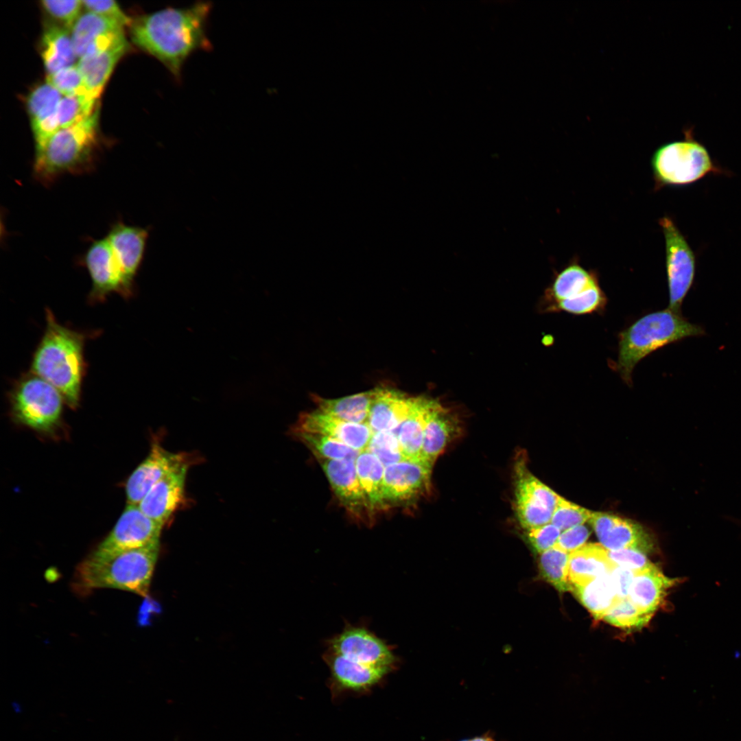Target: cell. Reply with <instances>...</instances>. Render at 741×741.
Masks as SVG:
<instances>
[{"mask_svg":"<svg viewBox=\"0 0 741 741\" xmlns=\"http://www.w3.org/2000/svg\"><path fill=\"white\" fill-rule=\"evenodd\" d=\"M212 4L198 1L183 8L167 7L132 19V42L160 61L177 82L187 59L198 51H210L207 35Z\"/></svg>","mask_w":741,"mask_h":741,"instance_id":"cell-1","label":"cell"},{"mask_svg":"<svg viewBox=\"0 0 741 741\" xmlns=\"http://www.w3.org/2000/svg\"><path fill=\"white\" fill-rule=\"evenodd\" d=\"M44 333L35 349L30 371L56 388L64 402L75 409L80 401L86 362L84 349L88 333L60 323L45 309Z\"/></svg>","mask_w":741,"mask_h":741,"instance_id":"cell-2","label":"cell"},{"mask_svg":"<svg viewBox=\"0 0 741 741\" xmlns=\"http://www.w3.org/2000/svg\"><path fill=\"white\" fill-rule=\"evenodd\" d=\"M159 552V541L126 551L94 550L76 567L72 588L86 596L97 589L113 588L145 596Z\"/></svg>","mask_w":741,"mask_h":741,"instance_id":"cell-3","label":"cell"},{"mask_svg":"<svg viewBox=\"0 0 741 741\" xmlns=\"http://www.w3.org/2000/svg\"><path fill=\"white\" fill-rule=\"evenodd\" d=\"M704 334L701 325L689 322L681 313L669 308L651 312L619 333L618 358L610 366L631 386L633 369L645 357L669 344Z\"/></svg>","mask_w":741,"mask_h":741,"instance_id":"cell-4","label":"cell"},{"mask_svg":"<svg viewBox=\"0 0 741 741\" xmlns=\"http://www.w3.org/2000/svg\"><path fill=\"white\" fill-rule=\"evenodd\" d=\"M98 110L78 124L60 128L36 148L33 174L38 181L49 184L63 174L93 168L98 144Z\"/></svg>","mask_w":741,"mask_h":741,"instance_id":"cell-5","label":"cell"},{"mask_svg":"<svg viewBox=\"0 0 741 741\" xmlns=\"http://www.w3.org/2000/svg\"><path fill=\"white\" fill-rule=\"evenodd\" d=\"M651 165L659 187L685 186L710 174L725 171L713 161L707 148L694 137L692 128L684 130V139L659 147Z\"/></svg>","mask_w":741,"mask_h":741,"instance_id":"cell-6","label":"cell"},{"mask_svg":"<svg viewBox=\"0 0 741 741\" xmlns=\"http://www.w3.org/2000/svg\"><path fill=\"white\" fill-rule=\"evenodd\" d=\"M10 412L17 423L40 432L54 431L62 419L64 398L50 383L32 372L23 373L8 393Z\"/></svg>","mask_w":741,"mask_h":741,"instance_id":"cell-7","label":"cell"},{"mask_svg":"<svg viewBox=\"0 0 741 741\" xmlns=\"http://www.w3.org/2000/svg\"><path fill=\"white\" fill-rule=\"evenodd\" d=\"M326 650L357 663L395 671L399 659L392 648L367 626L346 622L343 629L326 642Z\"/></svg>","mask_w":741,"mask_h":741,"instance_id":"cell-8","label":"cell"},{"mask_svg":"<svg viewBox=\"0 0 741 741\" xmlns=\"http://www.w3.org/2000/svg\"><path fill=\"white\" fill-rule=\"evenodd\" d=\"M666 243V268L671 310L681 313V305L693 285L696 256L685 237L671 218L659 220Z\"/></svg>","mask_w":741,"mask_h":741,"instance_id":"cell-9","label":"cell"},{"mask_svg":"<svg viewBox=\"0 0 741 741\" xmlns=\"http://www.w3.org/2000/svg\"><path fill=\"white\" fill-rule=\"evenodd\" d=\"M92 287L89 302H104L113 293L128 298L134 292V283L126 277L106 237L93 241L84 257Z\"/></svg>","mask_w":741,"mask_h":741,"instance_id":"cell-10","label":"cell"},{"mask_svg":"<svg viewBox=\"0 0 741 741\" xmlns=\"http://www.w3.org/2000/svg\"><path fill=\"white\" fill-rule=\"evenodd\" d=\"M515 510L525 529L550 523L559 495L532 475L522 462L515 471Z\"/></svg>","mask_w":741,"mask_h":741,"instance_id":"cell-11","label":"cell"},{"mask_svg":"<svg viewBox=\"0 0 741 741\" xmlns=\"http://www.w3.org/2000/svg\"><path fill=\"white\" fill-rule=\"evenodd\" d=\"M163 526L138 506L127 504L114 528L95 550L113 553L146 546L159 541Z\"/></svg>","mask_w":741,"mask_h":741,"instance_id":"cell-12","label":"cell"},{"mask_svg":"<svg viewBox=\"0 0 741 741\" xmlns=\"http://www.w3.org/2000/svg\"><path fill=\"white\" fill-rule=\"evenodd\" d=\"M431 472L432 468L421 460H405L386 467L383 493L386 508L427 494Z\"/></svg>","mask_w":741,"mask_h":741,"instance_id":"cell-13","label":"cell"},{"mask_svg":"<svg viewBox=\"0 0 741 741\" xmlns=\"http://www.w3.org/2000/svg\"><path fill=\"white\" fill-rule=\"evenodd\" d=\"M322 658L329 668V686L333 697L347 693H367L383 683L390 674L381 669L357 663L327 650H325Z\"/></svg>","mask_w":741,"mask_h":741,"instance_id":"cell-14","label":"cell"},{"mask_svg":"<svg viewBox=\"0 0 741 741\" xmlns=\"http://www.w3.org/2000/svg\"><path fill=\"white\" fill-rule=\"evenodd\" d=\"M187 455L165 449L154 442L146 458L133 471L126 484L127 504L140 503L158 481L178 468L189 464Z\"/></svg>","mask_w":741,"mask_h":741,"instance_id":"cell-15","label":"cell"},{"mask_svg":"<svg viewBox=\"0 0 741 741\" xmlns=\"http://www.w3.org/2000/svg\"><path fill=\"white\" fill-rule=\"evenodd\" d=\"M589 521L607 550L635 549L646 554L652 549L648 534L633 521L600 512L592 513Z\"/></svg>","mask_w":741,"mask_h":741,"instance_id":"cell-16","label":"cell"},{"mask_svg":"<svg viewBox=\"0 0 741 741\" xmlns=\"http://www.w3.org/2000/svg\"><path fill=\"white\" fill-rule=\"evenodd\" d=\"M336 497L358 518L372 513L360 484L354 460L317 459Z\"/></svg>","mask_w":741,"mask_h":741,"instance_id":"cell-17","label":"cell"},{"mask_svg":"<svg viewBox=\"0 0 741 741\" xmlns=\"http://www.w3.org/2000/svg\"><path fill=\"white\" fill-rule=\"evenodd\" d=\"M294 430L325 435L360 451L366 449L373 434L367 424L348 422L317 409L301 414Z\"/></svg>","mask_w":741,"mask_h":741,"instance_id":"cell-18","label":"cell"},{"mask_svg":"<svg viewBox=\"0 0 741 741\" xmlns=\"http://www.w3.org/2000/svg\"><path fill=\"white\" fill-rule=\"evenodd\" d=\"M189 464L172 471L158 481L138 504L148 517L164 525L184 499Z\"/></svg>","mask_w":741,"mask_h":741,"instance_id":"cell-19","label":"cell"},{"mask_svg":"<svg viewBox=\"0 0 741 741\" xmlns=\"http://www.w3.org/2000/svg\"><path fill=\"white\" fill-rule=\"evenodd\" d=\"M460 430L456 415L434 400L426 417L421 461L432 468L438 456Z\"/></svg>","mask_w":741,"mask_h":741,"instance_id":"cell-20","label":"cell"},{"mask_svg":"<svg viewBox=\"0 0 741 741\" xmlns=\"http://www.w3.org/2000/svg\"><path fill=\"white\" fill-rule=\"evenodd\" d=\"M62 94L47 82L36 86L27 99L36 148L43 145L60 128L58 107Z\"/></svg>","mask_w":741,"mask_h":741,"instance_id":"cell-21","label":"cell"},{"mask_svg":"<svg viewBox=\"0 0 741 741\" xmlns=\"http://www.w3.org/2000/svg\"><path fill=\"white\" fill-rule=\"evenodd\" d=\"M128 49V43L124 34L108 47L79 59L77 65L91 96L99 99L116 64Z\"/></svg>","mask_w":741,"mask_h":741,"instance_id":"cell-22","label":"cell"},{"mask_svg":"<svg viewBox=\"0 0 741 741\" xmlns=\"http://www.w3.org/2000/svg\"><path fill=\"white\" fill-rule=\"evenodd\" d=\"M106 237L126 277L134 282L143 259L148 229L118 222L112 226Z\"/></svg>","mask_w":741,"mask_h":741,"instance_id":"cell-23","label":"cell"},{"mask_svg":"<svg viewBox=\"0 0 741 741\" xmlns=\"http://www.w3.org/2000/svg\"><path fill=\"white\" fill-rule=\"evenodd\" d=\"M679 582L652 564L634 573L628 598L643 613L653 615L663 604L670 589Z\"/></svg>","mask_w":741,"mask_h":741,"instance_id":"cell-24","label":"cell"},{"mask_svg":"<svg viewBox=\"0 0 741 741\" xmlns=\"http://www.w3.org/2000/svg\"><path fill=\"white\" fill-rule=\"evenodd\" d=\"M412 397L389 388L373 389L368 425L373 433L394 432L406 416Z\"/></svg>","mask_w":741,"mask_h":741,"instance_id":"cell-25","label":"cell"},{"mask_svg":"<svg viewBox=\"0 0 741 741\" xmlns=\"http://www.w3.org/2000/svg\"><path fill=\"white\" fill-rule=\"evenodd\" d=\"M616 567L601 544H585L569 554L568 580L572 588L584 585L599 576L610 574Z\"/></svg>","mask_w":741,"mask_h":741,"instance_id":"cell-26","label":"cell"},{"mask_svg":"<svg viewBox=\"0 0 741 741\" xmlns=\"http://www.w3.org/2000/svg\"><path fill=\"white\" fill-rule=\"evenodd\" d=\"M433 401L422 397H412L406 416L393 432L407 460H421L426 417Z\"/></svg>","mask_w":741,"mask_h":741,"instance_id":"cell-27","label":"cell"},{"mask_svg":"<svg viewBox=\"0 0 741 741\" xmlns=\"http://www.w3.org/2000/svg\"><path fill=\"white\" fill-rule=\"evenodd\" d=\"M70 30L58 25L48 24L40 43L41 56L47 75L74 65L77 55Z\"/></svg>","mask_w":741,"mask_h":741,"instance_id":"cell-28","label":"cell"},{"mask_svg":"<svg viewBox=\"0 0 741 741\" xmlns=\"http://www.w3.org/2000/svg\"><path fill=\"white\" fill-rule=\"evenodd\" d=\"M124 27L115 20L93 12L80 14L70 30L77 57H82L87 48L97 39L124 32Z\"/></svg>","mask_w":741,"mask_h":741,"instance_id":"cell-29","label":"cell"},{"mask_svg":"<svg viewBox=\"0 0 741 741\" xmlns=\"http://www.w3.org/2000/svg\"><path fill=\"white\" fill-rule=\"evenodd\" d=\"M373 390L338 399L314 397L317 410L342 420L367 424Z\"/></svg>","mask_w":741,"mask_h":741,"instance_id":"cell-30","label":"cell"},{"mask_svg":"<svg viewBox=\"0 0 741 741\" xmlns=\"http://www.w3.org/2000/svg\"><path fill=\"white\" fill-rule=\"evenodd\" d=\"M597 283L598 279L595 273L578 263L569 264L556 274L546 291V298L550 303L548 309L562 301L576 297Z\"/></svg>","mask_w":741,"mask_h":741,"instance_id":"cell-31","label":"cell"},{"mask_svg":"<svg viewBox=\"0 0 741 741\" xmlns=\"http://www.w3.org/2000/svg\"><path fill=\"white\" fill-rule=\"evenodd\" d=\"M355 468L372 513L386 509L383 493L384 464L375 456L364 450L355 460Z\"/></svg>","mask_w":741,"mask_h":741,"instance_id":"cell-32","label":"cell"},{"mask_svg":"<svg viewBox=\"0 0 741 741\" xmlns=\"http://www.w3.org/2000/svg\"><path fill=\"white\" fill-rule=\"evenodd\" d=\"M572 592L595 619L602 620L619 600L610 574L599 576L586 585L574 586Z\"/></svg>","mask_w":741,"mask_h":741,"instance_id":"cell-33","label":"cell"},{"mask_svg":"<svg viewBox=\"0 0 741 741\" xmlns=\"http://www.w3.org/2000/svg\"><path fill=\"white\" fill-rule=\"evenodd\" d=\"M294 434L316 457L317 459L354 460L361 451L329 436L294 430Z\"/></svg>","mask_w":741,"mask_h":741,"instance_id":"cell-34","label":"cell"},{"mask_svg":"<svg viewBox=\"0 0 741 741\" xmlns=\"http://www.w3.org/2000/svg\"><path fill=\"white\" fill-rule=\"evenodd\" d=\"M540 554L539 569L541 577L560 592L572 591L568 580L569 554L554 546Z\"/></svg>","mask_w":741,"mask_h":741,"instance_id":"cell-35","label":"cell"},{"mask_svg":"<svg viewBox=\"0 0 741 741\" xmlns=\"http://www.w3.org/2000/svg\"><path fill=\"white\" fill-rule=\"evenodd\" d=\"M607 303V298L597 283L574 298L562 301L548 310L565 311L573 315H585L602 313Z\"/></svg>","mask_w":741,"mask_h":741,"instance_id":"cell-36","label":"cell"},{"mask_svg":"<svg viewBox=\"0 0 741 741\" xmlns=\"http://www.w3.org/2000/svg\"><path fill=\"white\" fill-rule=\"evenodd\" d=\"M97 101L89 94L62 97L58 107L60 128L70 127L89 118L98 108Z\"/></svg>","mask_w":741,"mask_h":741,"instance_id":"cell-37","label":"cell"},{"mask_svg":"<svg viewBox=\"0 0 741 741\" xmlns=\"http://www.w3.org/2000/svg\"><path fill=\"white\" fill-rule=\"evenodd\" d=\"M652 615L641 611L628 598L619 599L602 620L620 628L631 631L646 626Z\"/></svg>","mask_w":741,"mask_h":741,"instance_id":"cell-38","label":"cell"},{"mask_svg":"<svg viewBox=\"0 0 741 741\" xmlns=\"http://www.w3.org/2000/svg\"><path fill=\"white\" fill-rule=\"evenodd\" d=\"M366 450L375 456L385 467L407 460L397 435L390 431L373 433Z\"/></svg>","mask_w":741,"mask_h":741,"instance_id":"cell-39","label":"cell"},{"mask_svg":"<svg viewBox=\"0 0 741 741\" xmlns=\"http://www.w3.org/2000/svg\"><path fill=\"white\" fill-rule=\"evenodd\" d=\"M591 515L592 512L589 510L572 504L559 496L550 523L556 526L561 531H564L583 525L585 521L590 519Z\"/></svg>","mask_w":741,"mask_h":741,"instance_id":"cell-40","label":"cell"},{"mask_svg":"<svg viewBox=\"0 0 741 741\" xmlns=\"http://www.w3.org/2000/svg\"><path fill=\"white\" fill-rule=\"evenodd\" d=\"M46 82L64 96L89 94L77 64L47 75Z\"/></svg>","mask_w":741,"mask_h":741,"instance_id":"cell-41","label":"cell"},{"mask_svg":"<svg viewBox=\"0 0 741 741\" xmlns=\"http://www.w3.org/2000/svg\"><path fill=\"white\" fill-rule=\"evenodd\" d=\"M41 5L46 12L64 28L71 30L74 23L80 16L83 7L82 1L80 0H43Z\"/></svg>","mask_w":741,"mask_h":741,"instance_id":"cell-42","label":"cell"},{"mask_svg":"<svg viewBox=\"0 0 741 741\" xmlns=\"http://www.w3.org/2000/svg\"><path fill=\"white\" fill-rule=\"evenodd\" d=\"M611 561L618 567L631 570L633 573L641 572L652 565L646 554L635 549L607 550Z\"/></svg>","mask_w":741,"mask_h":741,"instance_id":"cell-43","label":"cell"},{"mask_svg":"<svg viewBox=\"0 0 741 741\" xmlns=\"http://www.w3.org/2000/svg\"><path fill=\"white\" fill-rule=\"evenodd\" d=\"M561 533L554 524L549 523L528 530V539L533 549L539 554L554 547Z\"/></svg>","mask_w":741,"mask_h":741,"instance_id":"cell-44","label":"cell"},{"mask_svg":"<svg viewBox=\"0 0 741 741\" xmlns=\"http://www.w3.org/2000/svg\"><path fill=\"white\" fill-rule=\"evenodd\" d=\"M83 7L87 12L115 20L124 26H129L132 19L128 16L116 1L112 0H85Z\"/></svg>","mask_w":741,"mask_h":741,"instance_id":"cell-45","label":"cell"},{"mask_svg":"<svg viewBox=\"0 0 741 741\" xmlns=\"http://www.w3.org/2000/svg\"><path fill=\"white\" fill-rule=\"evenodd\" d=\"M589 534L590 531L584 525L575 526L563 531L554 546L570 554L583 546Z\"/></svg>","mask_w":741,"mask_h":741,"instance_id":"cell-46","label":"cell"},{"mask_svg":"<svg viewBox=\"0 0 741 741\" xmlns=\"http://www.w3.org/2000/svg\"><path fill=\"white\" fill-rule=\"evenodd\" d=\"M617 596L619 599L628 598L634 573L627 569L616 567L610 574Z\"/></svg>","mask_w":741,"mask_h":741,"instance_id":"cell-47","label":"cell"},{"mask_svg":"<svg viewBox=\"0 0 741 741\" xmlns=\"http://www.w3.org/2000/svg\"><path fill=\"white\" fill-rule=\"evenodd\" d=\"M458 741H497L494 735L491 731H486L479 736H475L470 738L462 739Z\"/></svg>","mask_w":741,"mask_h":741,"instance_id":"cell-48","label":"cell"}]
</instances>
